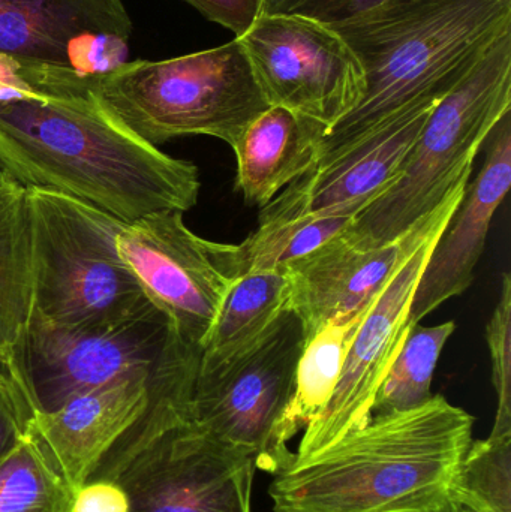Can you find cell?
Here are the masks:
<instances>
[{
	"instance_id": "3",
	"label": "cell",
	"mask_w": 511,
	"mask_h": 512,
	"mask_svg": "<svg viewBox=\"0 0 511 512\" xmlns=\"http://www.w3.org/2000/svg\"><path fill=\"white\" fill-rule=\"evenodd\" d=\"M365 72L359 104L324 132L315 167L405 111L438 104L511 32V0H407L335 27Z\"/></svg>"
},
{
	"instance_id": "12",
	"label": "cell",
	"mask_w": 511,
	"mask_h": 512,
	"mask_svg": "<svg viewBox=\"0 0 511 512\" xmlns=\"http://www.w3.org/2000/svg\"><path fill=\"white\" fill-rule=\"evenodd\" d=\"M116 242L149 303L186 343L201 349L234 282L219 265V243L192 233L177 210L123 224Z\"/></svg>"
},
{
	"instance_id": "7",
	"label": "cell",
	"mask_w": 511,
	"mask_h": 512,
	"mask_svg": "<svg viewBox=\"0 0 511 512\" xmlns=\"http://www.w3.org/2000/svg\"><path fill=\"white\" fill-rule=\"evenodd\" d=\"M177 339L155 306L123 324L95 328L62 327L32 310L0 366L33 417L120 376L155 370Z\"/></svg>"
},
{
	"instance_id": "11",
	"label": "cell",
	"mask_w": 511,
	"mask_h": 512,
	"mask_svg": "<svg viewBox=\"0 0 511 512\" xmlns=\"http://www.w3.org/2000/svg\"><path fill=\"white\" fill-rule=\"evenodd\" d=\"M249 457L180 421L144 445L116 475L129 512H251Z\"/></svg>"
},
{
	"instance_id": "31",
	"label": "cell",
	"mask_w": 511,
	"mask_h": 512,
	"mask_svg": "<svg viewBox=\"0 0 511 512\" xmlns=\"http://www.w3.org/2000/svg\"><path fill=\"white\" fill-rule=\"evenodd\" d=\"M456 512H471V511H468V510H464V508H461V510H458Z\"/></svg>"
},
{
	"instance_id": "26",
	"label": "cell",
	"mask_w": 511,
	"mask_h": 512,
	"mask_svg": "<svg viewBox=\"0 0 511 512\" xmlns=\"http://www.w3.org/2000/svg\"><path fill=\"white\" fill-rule=\"evenodd\" d=\"M492 382L498 397L492 433H511V276L503 273L500 300L486 325Z\"/></svg>"
},
{
	"instance_id": "22",
	"label": "cell",
	"mask_w": 511,
	"mask_h": 512,
	"mask_svg": "<svg viewBox=\"0 0 511 512\" xmlns=\"http://www.w3.org/2000/svg\"><path fill=\"white\" fill-rule=\"evenodd\" d=\"M354 218H299L258 224L239 245L218 246V261L231 280L260 271H284L350 227Z\"/></svg>"
},
{
	"instance_id": "32",
	"label": "cell",
	"mask_w": 511,
	"mask_h": 512,
	"mask_svg": "<svg viewBox=\"0 0 511 512\" xmlns=\"http://www.w3.org/2000/svg\"><path fill=\"white\" fill-rule=\"evenodd\" d=\"M2 171H3V170H2V165H0V173H2Z\"/></svg>"
},
{
	"instance_id": "2",
	"label": "cell",
	"mask_w": 511,
	"mask_h": 512,
	"mask_svg": "<svg viewBox=\"0 0 511 512\" xmlns=\"http://www.w3.org/2000/svg\"><path fill=\"white\" fill-rule=\"evenodd\" d=\"M474 417L446 397L374 415L362 429L293 457L269 487L275 512H456V477Z\"/></svg>"
},
{
	"instance_id": "25",
	"label": "cell",
	"mask_w": 511,
	"mask_h": 512,
	"mask_svg": "<svg viewBox=\"0 0 511 512\" xmlns=\"http://www.w3.org/2000/svg\"><path fill=\"white\" fill-rule=\"evenodd\" d=\"M453 499L456 507L471 512H511V433L471 442Z\"/></svg>"
},
{
	"instance_id": "19",
	"label": "cell",
	"mask_w": 511,
	"mask_h": 512,
	"mask_svg": "<svg viewBox=\"0 0 511 512\" xmlns=\"http://www.w3.org/2000/svg\"><path fill=\"white\" fill-rule=\"evenodd\" d=\"M290 309L285 271H260L234 280L201 346V366H213L257 343Z\"/></svg>"
},
{
	"instance_id": "24",
	"label": "cell",
	"mask_w": 511,
	"mask_h": 512,
	"mask_svg": "<svg viewBox=\"0 0 511 512\" xmlns=\"http://www.w3.org/2000/svg\"><path fill=\"white\" fill-rule=\"evenodd\" d=\"M74 492L27 433L0 466V512H72Z\"/></svg>"
},
{
	"instance_id": "23",
	"label": "cell",
	"mask_w": 511,
	"mask_h": 512,
	"mask_svg": "<svg viewBox=\"0 0 511 512\" xmlns=\"http://www.w3.org/2000/svg\"><path fill=\"white\" fill-rule=\"evenodd\" d=\"M455 330L453 321L434 327H423L420 322L411 325L401 351L378 388L372 408L374 415L407 411L432 396L435 367Z\"/></svg>"
},
{
	"instance_id": "30",
	"label": "cell",
	"mask_w": 511,
	"mask_h": 512,
	"mask_svg": "<svg viewBox=\"0 0 511 512\" xmlns=\"http://www.w3.org/2000/svg\"><path fill=\"white\" fill-rule=\"evenodd\" d=\"M72 512H129V502L116 481H90L74 492Z\"/></svg>"
},
{
	"instance_id": "21",
	"label": "cell",
	"mask_w": 511,
	"mask_h": 512,
	"mask_svg": "<svg viewBox=\"0 0 511 512\" xmlns=\"http://www.w3.org/2000/svg\"><path fill=\"white\" fill-rule=\"evenodd\" d=\"M369 309L333 319L306 340L297 364L293 399L279 426V441L284 447L326 408L341 378L348 349Z\"/></svg>"
},
{
	"instance_id": "20",
	"label": "cell",
	"mask_w": 511,
	"mask_h": 512,
	"mask_svg": "<svg viewBox=\"0 0 511 512\" xmlns=\"http://www.w3.org/2000/svg\"><path fill=\"white\" fill-rule=\"evenodd\" d=\"M33 307L29 191L0 173V364L29 321Z\"/></svg>"
},
{
	"instance_id": "18",
	"label": "cell",
	"mask_w": 511,
	"mask_h": 512,
	"mask_svg": "<svg viewBox=\"0 0 511 512\" xmlns=\"http://www.w3.org/2000/svg\"><path fill=\"white\" fill-rule=\"evenodd\" d=\"M323 123L270 105L234 143L237 189L246 203L264 207L317 165Z\"/></svg>"
},
{
	"instance_id": "1",
	"label": "cell",
	"mask_w": 511,
	"mask_h": 512,
	"mask_svg": "<svg viewBox=\"0 0 511 512\" xmlns=\"http://www.w3.org/2000/svg\"><path fill=\"white\" fill-rule=\"evenodd\" d=\"M0 165L27 189L75 198L125 224L188 212L201 188L194 164L144 143L90 95L0 99Z\"/></svg>"
},
{
	"instance_id": "16",
	"label": "cell",
	"mask_w": 511,
	"mask_h": 512,
	"mask_svg": "<svg viewBox=\"0 0 511 512\" xmlns=\"http://www.w3.org/2000/svg\"><path fill=\"white\" fill-rule=\"evenodd\" d=\"M488 155L464 200L435 243L410 307V325L419 324L450 298L464 294L486 248L492 219L511 185V111L489 135Z\"/></svg>"
},
{
	"instance_id": "6",
	"label": "cell",
	"mask_w": 511,
	"mask_h": 512,
	"mask_svg": "<svg viewBox=\"0 0 511 512\" xmlns=\"http://www.w3.org/2000/svg\"><path fill=\"white\" fill-rule=\"evenodd\" d=\"M29 191L33 307L62 327H111L152 307L117 251L125 222L75 198Z\"/></svg>"
},
{
	"instance_id": "4",
	"label": "cell",
	"mask_w": 511,
	"mask_h": 512,
	"mask_svg": "<svg viewBox=\"0 0 511 512\" xmlns=\"http://www.w3.org/2000/svg\"><path fill=\"white\" fill-rule=\"evenodd\" d=\"M96 104L150 146L207 135L234 146L270 107L239 39L165 60H134L89 83Z\"/></svg>"
},
{
	"instance_id": "13",
	"label": "cell",
	"mask_w": 511,
	"mask_h": 512,
	"mask_svg": "<svg viewBox=\"0 0 511 512\" xmlns=\"http://www.w3.org/2000/svg\"><path fill=\"white\" fill-rule=\"evenodd\" d=\"M123 0H0V57L92 81L125 63Z\"/></svg>"
},
{
	"instance_id": "28",
	"label": "cell",
	"mask_w": 511,
	"mask_h": 512,
	"mask_svg": "<svg viewBox=\"0 0 511 512\" xmlns=\"http://www.w3.org/2000/svg\"><path fill=\"white\" fill-rule=\"evenodd\" d=\"M30 412L17 387L0 370V466L29 433Z\"/></svg>"
},
{
	"instance_id": "10",
	"label": "cell",
	"mask_w": 511,
	"mask_h": 512,
	"mask_svg": "<svg viewBox=\"0 0 511 512\" xmlns=\"http://www.w3.org/2000/svg\"><path fill=\"white\" fill-rule=\"evenodd\" d=\"M237 39L270 105L329 129L362 99L365 72L359 59L341 35L324 24L260 15Z\"/></svg>"
},
{
	"instance_id": "27",
	"label": "cell",
	"mask_w": 511,
	"mask_h": 512,
	"mask_svg": "<svg viewBox=\"0 0 511 512\" xmlns=\"http://www.w3.org/2000/svg\"><path fill=\"white\" fill-rule=\"evenodd\" d=\"M401 2L407 0H260V15L305 18L335 29Z\"/></svg>"
},
{
	"instance_id": "15",
	"label": "cell",
	"mask_w": 511,
	"mask_h": 512,
	"mask_svg": "<svg viewBox=\"0 0 511 512\" xmlns=\"http://www.w3.org/2000/svg\"><path fill=\"white\" fill-rule=\"evenodd\" d=\"M161 366L120 376L72 397L51 414L30 417V435L72 492L89 481L108 451L146 414Z\"/></svg>"
},
{
	"instance_id": "14",
	"label": "cell",
	"mask_w": 511,
	"mask_h": 512,
	"mask_svg": "<svg viewBox=\"0 0 511 512\" xmlns=\"http://www.w3.org/2000/svg\"><path fill=\"white\" fill-rule=\"evenodd\" d=\"M435 105H417L405 111L335 161L297 177L261 207L258 224L299 218H356L398 179Z\"/></svg>"
},
{
	"instance_id": "8",
	"label": "cell",
	"mask_w": 511,
	"mask_h": 512,
	"mask_svg": "<svg viewBox=\"0 0 511 512\" xmlns=\"http://www.w3.org/2000/svg\"><path fill=\"white\" fill-rule=\"evenodd\" d=\"M305 346L299 316L285 310L251 348L213 366H198L189 420L240 451L255 469L275 475L294 453L279 441Z\"/></svg>"
},
{
	"instance_id": "17",
	"label": "cell",
	"mask_w": 511,
	"mask_h": 512,
	"mask_svg": "<svg viewBox=\"0 0 511 512\" xmlns=\"http://www.w3.org/2000/svg\"><path fill=\"white\" fill-rule=\"evenodd\" d=\"M414 227L383 246L357 245L342 231L285 268L290 309L302 321L305 342L333 319L375 303L407 255Z\"/></svg>"
},
{
	"instance_id": "5",
	"label": "cell",
	"mask_w": 511,
	"mask_h": 512,
	"mask_svg": "<svg viewBox=\"0 0 511 512\" xmlns=\"http://www.w3.org/2000/svg\"><path fill=\"white\" fill-rule=\"evenodd\" d=\"M511 111V32L429 114L398 179L344 231L351 242L383 246L434 212L461 180L504 114Z\"/></svg>"
},
{
	"instance_id": "9",
	"label": "cell",
	"mask_w": 511,
	"mask_h": 512,
	"mask_svg": "<svg viewBox=\"0 0 511 512\" xmlns=\"http://www.w3.org/2000/svg\"><path fill=\"white\" fill-rule=\"evenodd\" d=\"M470 177L461 180L446 200L414 227L407 255L378 295L348 349L341 378L320 415L309 424L294 457L305 459L374 417L375 396L410 331V307L429 255L447 222L464 200Z\"/></svg>"
},
{
	"instance_id": "29",
	"label": "cell",
	"mask_w": 511,
	"mask_h": 512,
	"mask_svg": "<svg viewBox=\"0 0 511 512\" xmlns=\"http://www.w3.org/2000/svg\"><path fill=\"white\" fill-rule=\"evenodd\" d=\"M213 23L227 27L236 38L245 35L260 17V0H186Z\"/></svg>"
}]
</instances>
